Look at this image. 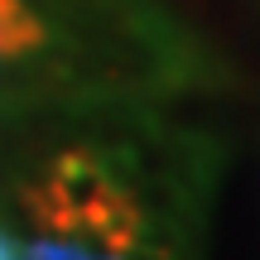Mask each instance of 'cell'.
<instances>
[{"mask_svg":"<svg viewBox=\"0 0 260 260\" xmlns=\"http://www.w3.org/2000/svg\"><path fill=\"white\" fill-rule=\"evenodd\" d=\"M24 203L39 226L68 232L73 241L102 251H135L145 241V207L92 149H63L24 193Z\"/></svg>","mask_w":260,"mask_h":260,"instance_id":"1","label":"cell"},{"mask_svg":"<svg viewBox=\"0 0 260 260\" xmlns=\"http://www.w3.org/2000/svg\"><path fill=\"white\" fill-rule=\"evenodd\" d=\"M44 48V19L29 0H0V63H15Z\"/></svg>","mask_w":260,"mask_h":260,"instance_id":"2","label":"cell"},{"mask_svg":"<svg viewBox=\"0 0 260 260\" xmlns=\"http://www.w3.org/2000/svg\"><path fill=\"white\" fill-rule=\"evenodd\" d=\"M19 260H130V251H102L87 241H63V236H39L19 246Z\"/></svg>","mask_w":260,"mask_h":260,"instance_id":"3","label":"cell"},{"mask_svg":"<svg viewBox=\"0 0 260 260\" xmlns=\"http://www.w3.org/2000/svg\"><path fill=\"white\" fill-rule=\"evenodd\" d=\"M0 260H19V241L5 232V226H0Z\"/></svg>","mask_w":260,"mask_h":260,"instance_id":"4","label":"cell"}]
</instances>
